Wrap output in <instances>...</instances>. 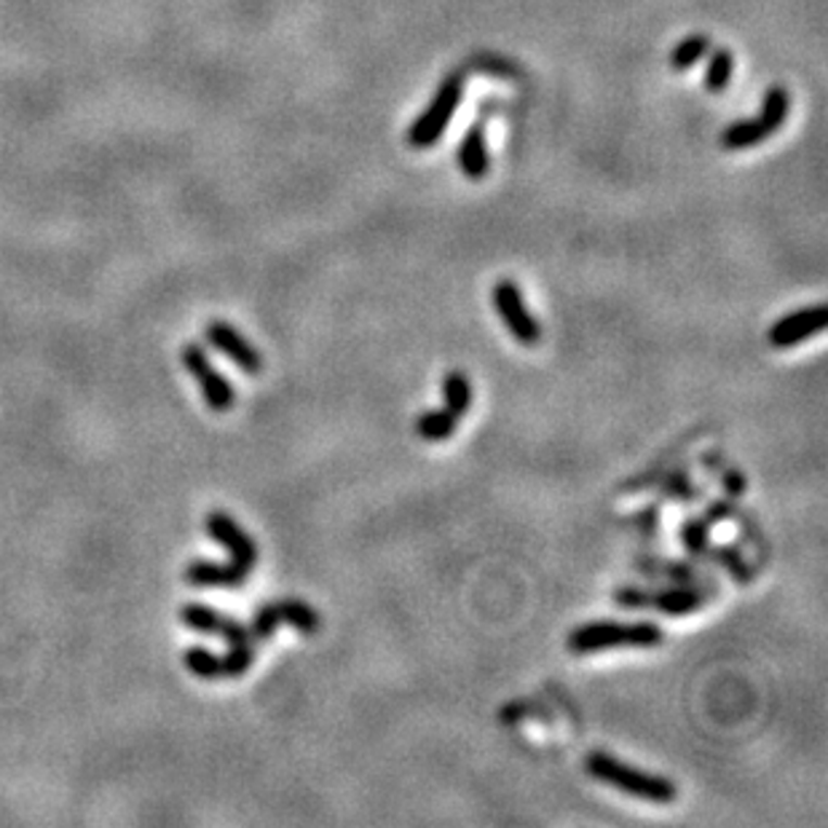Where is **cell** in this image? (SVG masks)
<instances>
[{
	"instance_id": "6da1fadb",
	"label": "cell",
	"mask_w": 828,
	"mask_h": 828,
	"mask_svg": "<svg viewBox=\"0 0 828 828\" xmlns=\"http://www.w3.org/2000/svg\"><path fill=\"white\" fill-rule=\"evenodd\" d=\"M585 773L598 784L614 788V791L627 793V797L644 799L652 804H671L676 802L678 788L673 780L662 778V775L647 773L625 764L622 759L611 756L607 751H590L585 756Z\"/></svg>"
},
{
	"instance_id": "7a4b0ae2",
	"label": "cell",
	"mask_w": 828,
	"mask_h": 828,
	"mask_svg": "<svg viewBox=\"0 0 828 828\" xmlns=\"http://www.w3.org/2000/svg\"><path fill=\"white\" fill-rule=\"evenodd\" d=\"M665 641V630L652 620L636 622H614V620H593L574 627L566 638L569 652L593 654L607 649H654Z\"/></svg>"
},
{
	"instance_id": "3957f363",
	"label": "cell",
	"mask_w": 828,
	"mask_h": 828,
	"mask_svg": "<svg viewBox=\"0 0 828 828\" xmlns=\"http://www.w3.org/2000/svg\"><path fill=\"white\" fill-rule=\"evenodd\" d=\"M788 107H791L788 91L773 87L764 94L762 111H759L756 116L748 118V122L729 124V127L722 131V145L727 148V151H746V148L759 145V142H764L767 137H773L775 131L784 127Z\"/></svg>"
},
{
	"instance_id": "277c9868",
	"label": "cell",
	"mask_w": 828,
	"mask_h": 828,
	"mask_svg": "<svg viewBox=\"0 0 828 828\" xmlns=\"http://www.w3.org/2000/svg\"><path fill=\"white\" fill-rule=\"evenodd\" d=\"M461 94H464V81H461L459 73H454L450 78H445L440 84L435 97H432L430 107L410 124L408 129V142L416 151H426V148L437 145L440 137L448 129L450 118H454L456 107H459Z\"/></svg>"
},
{
	"instance_id": "5b68a950",
	"label": "cell",
	"mask_w": 828,
	"mask_h": 828,
	"mask_svg": "<svg viewBox=\"0 0 828 828\" xmlns=\"http://www.w3.org/2000/svg\"><path fill=\"white\" fill-rule=\"evenodd\" d=\"M180 359L186 365L188 373L196 381L199 392H202L204 405L215 413H228V410L237 405V390H233L231 381L220 373L213 365V359L207 357L202 344H186L180 349Z\"/></svg>"
},
{
	"instance_id": "8992f818",
	"label": "cell",
	"mask_w": 828,
	"mask_h": 828,
	"mask_svg": "<svg viewBox=\"0 0 828 828\" xmlns=\"http://www.w3.org/2000/svg\"><path fill=\"white\" fill-rule=\"evenodd\" d=\"M491 301H494V308L496 314H499L501 324L510 330V335L518 341V344L525 346V349L539 346L542 324L539 319L531 314V308L525 306L518 282H512V279H499V282L494 284Z\"/></svg>"
},
{
	"instance_id": "52a82bcc",
	"label": "cell",
	"mask_w": 828,
	"mask_h": 828,
	"mask_svg": "<svg viewBox=\"0 0 828 828\" xmlns=\"http://www.w3.org/2000/svg\"><path fill=\"white\" fill-rule=\"evenodd\" d=\"M718 596V585L713 579L700 585H665L649 587V611H660L662 616H689L705 609Z\"/></svg>"
},
{
	"instance_id": "ba28073f",
	"label": "cell",
	"mask_w": 828,
	"mask_h": 828,
	"mask_svg": "<svg viewBox=\"0 0 828 828\" xmlns=\"http://www.w3.org/2000/svg\"><path fill=\"white\" fill-rule=\"evenodd\" d=\"M204 531L226 550L228 561H231L233 566L244 571L255 569V563H258V545H255L253 536L237 523V518H231L222 510H215L209 512L207 521H204Z\"/></svg>"
},
{
	"instance_id": "9c48e42d",
	"label": "cell",
	"mask_w": 828,
	"mask_h": 828,
	"mask_svg": "<svg viewBox=\"0 0 828 828\" xmlns=\"http://www.w3.org/2000/svg\"><path fill=\"white\" fill-rule=\"evenodd\" d=\"M826 319H828L826 304L797 308V311L786 314V317H780L778 322L769 328V333H767L769 346H773V349H778V352L793 349V346L804 344V341H810V339H815L818 333H824Z\"/></svg>"
},
{
	"instance_id": "30bf717a",
	"label": "cell",
	"mask_w": 828,
	"mask_h": 828,
	"mask_svg": "<svg viewBox=\"0 0 828 828\" xmlns=\"http://www.w3.org/2000/svg\"><path fill=\"white\" fill-rule=\"evenodd\" d=\"M204 339H207V344L213 346L215 352H220L222 357L231 359L242 373L258 375L263 370V357L258 346H255L253 341L244 339V335L239 333L231 322L215 319V322H209L207 330H204Z\"/></svg>"
},
{
	"instance_id": "8fae6325",
	"label": "cell",
	"mask_w": 828,
	"mask_h": 828,
	"mask_svg": "<svg viewBox=\"0 0 828 828\" xmlns=\"http://www.w3.org/2000/svg\"><path fill=\"white\" fill-rule=\"evenodd\" d=\"M247 576L250 571L233 566L231 561H193L186 569V582L193 587H242Z\"/></svg>"
},
{
	"instance_id": "7c38bea8",
	"label": "cell",
	"mask_w": 828,
	"mask_h": 828,
	"mask_svg": "<svg viewBox=\"0 0 828 828\" xmlns=\"http://www.w3.org/2000/svg\"><path fill=\"white\" fill-rule=\"evenodd\" d=\"M459 169L464 173L470 180H480V177L488 175L491 169V158H488V145H485V131L480 124H475L470 131L464 135V140L459 142Z\"/></svg>"
},
{
	"instance_id": "4fadbf2b",
	"label": "cell",
	"mask_w": 828,
	"mask_h": 828,
	"mask_svg": "<svg viewBox=\"0 0 828 828\" xmlns=\"http://www.w3.org/2000/svg\"><path fill=\"white\" fill-rule=\"evenodd\" d=\"M456 430H459V416L450 413L448 408L424 410L413 421L416 437H421L424 443H445L456 435Z\"/></svg>"
},
{
	"instance_id": "5bb4252c",
	"label": "cell",
	"mask_w": 828,
	"mask_h": 828,
	"mask_svg": "<svg viewBox=\"0 0 828 828\" xmlns=\"http://www.w3.org/2000/svg\"><path fill=\"white\" fill-rule=\"evenodd\" d=\"M644 569H647L644 574L660 576L667 585H700V582H708L705 571L692 561H673V558L662 561V558H652Z\"/></svg>"
},
{
	"instance_id": "9a60e30c",
	"label": "cell",
	"mask_w": 828,
	"mask_h": 828,
	"mask_svg": "<svg viewBox=\"0 0 828 828\" xmlns=\"http://www.w3.org/2000/svg\"><path fill=\"white\" fill-rule=\"evenodd\" d=\"M440 392H443V408H448L459 419H464L472 410L475 392H472V384L464 370H448L443 384H440Z\"/></svg>"
},
{
	"instance_id": "2e32d148",
	"label": "cell",
	"mask_w": 828,
	"mask_h": 828,
	"mask_svg": "<svg viewBox=\"0 0 828 828\" xmlns=\"http://www.w3.org/2000/svg\"><path fill=\"white\" fill-rule=\"evenodd\" d=\"M228 620H231V616H226L218 609L207 607V603H186V607L180 609L182 625L191 627L193 633H202V636L220 638L222 630H226Z\"/></svg>"
},
{
	"instance_id": "e0dca14e",
	"label": "cell",
	"mask_w": 828,
	"mask_h": 828,
	"mask_svg": "<svg viewBox=\"0 0 828 828\" xmlns=\"http://www.w3.org/2000/svg\"><path fill=\"white\" fill-rule=\"evenodd\" d=\"M705 561H713L718 563V566H724V571H727L738 585H751L753 576H756V571H753L751 563L746 561L742 550H738L735 545H711L708 547Z\"/></svg>"
},
{
	"instance_id": "ac0fdd59",
	"label": "cell",
	"mask_w": 828,
	"mask_h": 828,
	"mask_svg": "<svg viewBox=\"0 0 828 828\" xmlns=\"http://www.w3.org/2000/svg\"><path fill=\"white\" fill-rule=\"evenodd\" d=\"M277 609H279V620L288 622V625H293L295 630L304 633V636H314V633H319V614L317 609L308 607L306 601H301V598H282V601H277Z\"/></svg>"
},
{
	"instance_id": "d6986e66",
	"label": "cell",
	"mask_w": 828,
	"mask_h": 828,
	"mask_svg": "<svg viewBox=\"0 0 828 828\" xmlns=\"http://www.w3.org/2000/svg\"><path fill=\"white\" fill-rule=\"evenodd\" d=\"M678 536H681V545L689 556L698 558V561H705L708 547H711V525L702 521V515L687 518V521L681 523Z\"/></svg>"
},
{
	"instance_id": "ffe728a7",
	"label": "cell",
	"mask_w": 828,
	"mask_h": 828,
	"mask_svg": "<svg viewBox=\"0 0 828 828\" xmlns=\"http://www.w3.org/2000/svg\"><path fill=\"white\" fill-rule=\"evenodd\" d=\"M188 671L193 673L202 681H222V667H220V654L209 652L204 647H191L182 654Z\"/></svg>"
},
{
	"instance_id": "44dd1931",
	"label": "cell",
	"mask_w": 828,
	"mask_h": 828,
	"mask_svg": "<svg viewBox=\"0 0 828 828\" xmlns=\"http://www.w3.org/2000/svg\"><path fill=\"white\" fill-rule=\"evenodd\" d=\"M657 488H660V496H665L671 501H695L700 496V488L695 485V480L687 470L667 472Z\"/></svg>"
},
{
	"instance_id": "7402d4cb",
	"label": "cell",
	"mask_w": 828,
	"mask_h": 828,
	"mask_svg": "<svg viewBox=\"0 0 828 828\" xmlns=\"http://www.w3.org/2000/svg\"><path fill=\"white\" fill-rule=\"evenodd\" d=\"M733 51L729 49H716L711 54V62H708V73H705V89L718 94L729 87V78H733Z\"/></svg>"
},
{
	"instance_id": "603a6c76",
	"label": "cell",
	"mask_w": 828,
	"mask_h": 828,
	"mask_svg": "<svg viewBox=\"0 0 828 828\" xmlns=\"http://www.w3.org/2000/svg\"><path fill=\"white\" fill-rule=\"evenodd\" d=\"M255 657H258L255 644H237V647H228V652L220 654L222 678H242L244 673L255 665Z\"/></svg>"
},
{
	"instance_id": "cb8c5ba5",
	"label": "cell",
	"mask_w": 828,
	"mask_h": 828,
	"mask_svg": "<svg viewBox=\"0 0 828 828\" xmlns=\"http://www.w3.org/2000/svg\"><path fill=\"white\" fill-rule=\"evenodd\" d=\"M708 49H711L708 36L684 38V41L671 51V67L673 71H689V67L698 65L702 56L708 54Z\"/></svg>"
},
{
	"instance_id": "d4e9b609",
	"label": "cell",
	"mask_w": 828,
	"mask_h": 828,
	"mask_svg": "<svg viewBox=\"0 0 828 828\" xmlns=\"http://www.w3.org/2000/svg\"><path fill=\"white\" fill-rule=\"evenodd\" d=\"M279 625H282V620H279L277 601L263 603V607L255 611L253 622H250V633H253V641H268V638H273V633H277Z\"/></svg>"
},
{
	"instance_id": "484cf974",
	"label": "cell",
	"mask_w": 828,
	"mask_h": 828,
	"mask_svg": "<svg viewBox=\"0 0 828 828\" xmlns=\"http://www.w3.org/2000/svg\"><path fill=\"white\" fill-rule=\"evenodd\" d=\"M614 603L627 611H649V587L627 585L614 593Z\"/></svg>"
},
{
	"instance_id": "4316f807",
	"label": "cell",
	"mask_w": 828,
	"mask_h": 828,
	"mask_svg": "<svg viewBox=\"0 0 828 828\" xmlns=\"http://www.w3.org/2000/svg\"><path fill=\"white\" fill-rule=\"evenodd\" d=\"M735 515H738L735 499H713V501H708L705 512H702V521H705L713 528V525H718L724 521H733Z\"/></svg>"
},
{
	"instance_id": "83f0119b",
	"label": "cell",
	"mask_w": 828,
	"mask_h": 828,
	"mask_svg": "<svg viewBox=\"0 0 828 828\" xmlns=\"http://www.w3.org/2000/svg\"><path fill=\"white\" fill-rule=\"evenodd\" d=\"M633 523H636V528L641 531L647 539H654V536L660 534V505H649L647 510L636 512Z\"/></svg>"
},
{
	"instance_id": "f1b7e54d",
	"label": "cell",
	"mask_w": 828,
	"mask_h": 828,
	"mask_svg": "<svg viewBox=\"0 0 828 828\" xmlns=\"http://www.w3.org/2000/svg\"><path fill=\"white\" fill-rule=\"evenodd\" d=\"M718 477H722V485H724V491H727L729 499H740V496L746 494V488H748L746 475L735 470V467H727L724 472H718Z\"/></svg>"
}]
</instances>
